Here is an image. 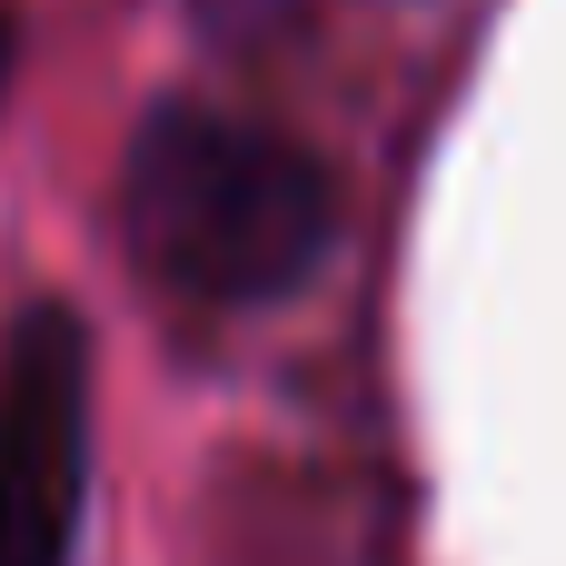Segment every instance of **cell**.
Listing matches in <instances>:
<instances>
[{
	"label": "cell",
	"mask_w": 566,
	"mask_h": 566,
	"mask_svg": "<svg viewBox=\"0 0 566 566\" xmlns=\"http://www.w3.org/2000/svg\"><path fill=\"white\" fill-rule=\"evenodd\" d=\"M119 219L149 279L209 308L289 298L338 239V179L318 149L229 119V109H159L129 139Z\"/></svg>",
	"instance_id": "1"
},
{
	"label": "cell",
	"mask_w": 566,
	"mask_h": 566,
	"mask_svg": "<svg viewBox=\"0 0 566 566\" xmlns=\"http://www.w3.org/2000/svg\"><path fill=\"white\" fill-rule=\"evenodd\" d=\"M90 507V338L30 308L0 348V566H80Z\"/></svg>",
	"instance_id": "2"
},
{
	"label": "cell",
	"mask_w": 566,
	"mask_h": 566,
	"mask_svg": "<svg viewBox=\"0 0 566 566\" xmlns=\"http://www.w3.org/2000/svg\"><path fill=\"white\" fill-rule=\"evenodd\" d=\"M10 40H20V30H10V0H0V90H10Z\"/></svg>",
	"instance_id": "3"
}]
</instances>
